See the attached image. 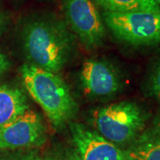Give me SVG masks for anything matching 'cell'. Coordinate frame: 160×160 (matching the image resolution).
Instances as JSON below:
<instances>
[{"label":"cell","mask_w":160,"mask_h":160,"mask_svg":"<svg viewBox=\"0 0 160 160\" xmlns=\"http://www.w3.org/2000/svg\"><path fill=\"white\" fill-rule=\"evenodd\" d=\"M22 44L29 64L58 74L69 62L73 37L67 23L46 15L31 19L25 24Z\"/></svg>","instance_id":"6da1fadb"},{"label":"cell","mask_w":160,"mask_h":160,"mask_svg":"<svg viewBox=\"0 0 160 160\" xmlns=\"http://www.w3.org/2000/svg\"><path fill=\"white\" fill-rule=\"evenodd\" d=\"M26 91L46 113L55 128H61L74 118L78 104L69 86L58 74L24 64L20 69Z\"/></svg>","instance_id":"7a4b0ae2"},{"label":"cell","mask_w":160,"mask_h":160,"mask_svg":"<svg viewBox=\"0 0 160 160\" xmlns=\"http://www.w3.org/2000/svg\"><path fill=\"white\" fill-rule=\"evenodd\" d=\"M148 114L133 102H120L92 113V124L102 137L116 144L131 142L144 129Z\"/></svg>","instance_id":"3957f363"},{"label":"cell","mask_w":160,"mask_h":160,"mask_svg":"<svg viewBox=\"0 0 160 160\" xmlns=\"http://www.w3.org/2000/svg\"><path fill=\"white\" fill-rule=\"evenodd\" d=\"M103 21L120 41L135 46L160 44V13L151 12H103Z\"/></svg>","instance_id":"277c9868"},{"label":"cell","mask_w":160,"mask_h":160,"mask_svg":"<svg viewBox=\"0 0 160 160\" xmlns=\"http://www.w3.org/2000/svg\"><path fill=\"white\" fill-rule=\"evenodd\" d=\"M62 7L67 25L87 49L102 46L106 30L93 0H63Z\"/></svg>","instance_id":"5b68a950"},{"label":"cell","mask_w":160,"mask_h":160,"mask_svg":"<svg viewBox=\"0 0 160 160\" xmlns=\"http://www.w3.org/2000/svg\"><path fill=\"white\" fill-rule=\"evenodd\" d=\"M46 141V126L40 115L32 109L0 126V149L38 148Z\"/></svg>","instance_id":"8992f818"},{"label":"cell","mask_w":160,"mask_h":160,"mask_svg":"<svg viewBox=\"0 0 160 160\" xmlns=\"http://www.w3.org/2000/svg\"><path fill=\"white\" fill-rule=\"evenodd\" d=\"M81 85L86 94L93 98L110 97L122 88V78L118 69L108 62L88 59L80 73Z\"/></svg>","instance_id":"52a82bcc"},{"label":"cell","mask_w":160,"mask_h":160,"mask_svg":"<svg viewBox=\"0 0 160 160\" xmlns=\"http://www.w3.org/2000/svg\"><path fill=\"white\" fill-rule=\"evenodd\" d=\"M69 130L79 160H126L121 149L96 131L72 122Z\"/></svg>","instance_id":"ba28073f"},{"label":"cell","mask_w":160,"mask_h":160,"mask_svg":"<svg viewBox=\"0 0 160 160\" xmlns=\"http://www.w3.org/2000/svg\"><path fill=\"white\" fill-rule=\"evenodd\" d=\"M29 109L24 92L17 86H0V126L16 118Z\"/></svg>","instance_id":"9c48e42d"},{"label":"cell","mask_w":160,"mask_h":160,"mask_svg":"<svg viewBox=\"0 0 160 160\" xmlns=\"http://www.w3.org/2000/svg\"><path fill=\"white\" fill-rule=\"evenodd\" d=\"M123 153L126 160H160V131L153 128L138 135Z\"/></svg>","instance_id":"30bf717a"},{"label":"cell","mask_w":160,"mask_h":160,"mask_svg":"<svg viewBox=\"0 0 160 160\" xmlns=\"http://www.w3.org/2000/svg\"><path fill=\"white\" fill-rule=\"evenodd\" d=\"M93 2L104 12H151L160 13V6L153 0H93Z\"/></svg>","instance_id":"8fae6325"},{"label":"cell","mask_w":160,"mask_h":160,"mask_svg":"<svg viewBox=\"0 0 160 160\" xmlns=\"http://www.w3.org/2000/svg\"><path fill=\"white\" fill-rule=\"evenodd\" d=\"M149 93L160 102V60L155 65L149 78Z\"/></svg>","instance_id":"7c38bea8"},{"label":"cell","mask_w":160,"mask_h":160,"mask_svg":"<svg viewBox=\"0 0 160 160\" xmlns=\"http://www.w3.org/2000/svg\"><path fill=\"white\" fill-rule=\"evenodd\" d=\"M9 149H0V160H38L35 151H8Z\"/></svg>","instance_id":"4fadbf2b"},{"label":"cell","mask_w":160,"mask_h":160,"mask_svg":"<svg viewBox=\"0 0 160 160\" xmlns=\"http://www.w3.org/2000/svg\"><path fill=\"white\" fill-rule=\"evenodd\" d=\"M9 67H10V62L6 56V54L3 53V52L1 51V48H0V77L9 69Z\"/></svg>","instance_id":"5bb4252c"},{"label":"cell","mask_w":160,"mask_h":160,"mask_svg":"<svg viewBox=\"0 0 160 160\" xmlns=\"http://www.w3.org/2000/svg\"><path fill=\"white\" fill-rule=\"evenodd\" d=\"M154 128L160 131V113L157 116V118L154 120Z\"/></svg>","instance_id":"9a60e30c"},{"label":"cell","mask_w":160,"mask_h":160,"mask_svg":"<svg viewBox=\"0 0 160 160\" xmlns=\"http://www.w3.org/2000/svg\"><path fill=\"white\" fill-rule=\"evenodd\" d=\"M62 160H79V158H78V157L77 153H75V154L69 155V156H68V157L64 158Z\"/></svg>","instance_id":"2e32d148"},{"label":"cell","mask_w":160,"mask_h":160,"mask_svg":"<svg viewBox=\"0 0 160 160\" xmlns=\"http://www.w3.org/2000/svg\"><path fill=\"white\" fill-rule=\"evenodd\" d=\"M2 29H3V19L0 16V35L2 32Z\"/></svg>","instance_id":"e0dca14e"},{"label":"cell","mask_w":160,"mask_h":160,"mask_svg":"<svg viewBox=\"0 0 160 160\" xmlns=\"http://www.w3.org/2000/svg\"><path fill=\"white\" fill-rule=\"evenodd\" d=\"M153 1H154L155 3H156V4H157L158 6H160V0H153Z\"/></svg>","instance_id":"ac0fdd59"},{"label":"cell","mask_w":160,"mask_h":160,"mask_svg":"<svg viewBox=\"0 0 160 160\" xmlns=\"http://www.w3.org/2000/svg\"><path fill=\"white\" fill-rule=\"evenodd\" d=\"M47 160H53V159H51V158H49V159H47Z\"/></svg>","instance_id":"d6986e66"},{"label":"cell","mask_w":160,"mask_h":160,"mask_svg":"<svg viewBox=\"0 0 160 160\" xmlns=\"http://www.w3.org/2000/svg\"><path fill=\"white\" fill-rule=\"evenodd\" d=\"M38 160H41V159H38Z\"/></svg>","instance_id":"ffe728a7"}]
</instances>
